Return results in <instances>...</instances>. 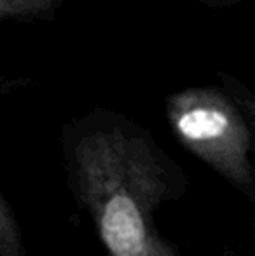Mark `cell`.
<instances>
[{
    "label": "cell",
    "instance_id": "obj_1",
    "mask_svg": "<svg viewBox=\"0 0 255 256\" xmlns=\"http://www.w3.org/2000/svg\"><path fill=\"white\" fill-rule=\"evenodd\" d=\"M173 124L189 145L208 155L234 154L241 143L238 118L218 96L208 92L178 98L173 106Z\"/></svg>",
    "mask_w": 255,
    "mask_h": 256
},
{
    "label": "cell",
    "instance_id": "obj_2",
    "mask_svg": "<svg viewBox=\"0 0 255 256\" xmlns=\"http://www.w3.org/2000/svg\"><path fill=\"white\" fill-rule=\"evenodd\" d=\"M100 234L114 256H152L154 237L138 200L129 190H114L100 208Z\"/></svg>",
    "mask_w": 255,
    "mask_h": 256
}]
</instances>
